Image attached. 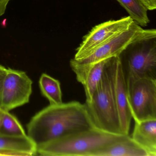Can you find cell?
I'll return each instance as SVG.
<instances>
[{"label":"cell","mask_w":156,"mask_h":156,"mask_svg":"<svg viewBox=\"0 0 156 156\" xmlns=\"http://www.w3.org/2000/svg\"><path fill=\"white\" fill-rule=\"evenodd\" d=\"M27 127V135L37 146L96 127L85 104L77 101L50 105L34 115Z\"/></svg>","instance_id":"1"},{"label":"cell","mask_w":156,"mask_h":156,"mask_svg":"<svg viewBox=\"0 0 156 156\" xmlns=\"http://www.w3.org/2000/svg\"><path fill=\"white\" fill-rule=\"evenodd\" d=\"M125 136L94 127L39 145L37 146V154L44 156H91L96 151Z\"/></svg>","instance_id":"2"},{"label":"cell","mask_w":156,"mask_h":156,"mask_svg":"<svg viewBox=\"0 0 156 156\" xmlns=\"http://www.w3.org/2000/svg\"><path fill=\"white\" fill-rule=\"evenodd\" d=\"M107 66L92 99L85 105L96 127L109 133L123 135Z\"/></svg>","instance_id":"3"},{"label":"cell","mask_w":156,"mask_h":156,"mask_svg":"<svg viewBox=\"0 0 156 156\" xmlns=\"http://www.w3.org/2000/svg\"><path fill=\"white\" fill-rule=\"evenodd\" d=\"M156 39L146 38L133 43L119 55L126 81L156 79Z\"/></svg>","instance_id":"4"},{"label":"cell","mask_w":156,"mask_h":156,"mask_svg":"<svg viewBox=\"0 0 156 156\" xmlns=\"http://www.w3.org/2000/svg\"><path fill=\"white\" fill-rule=\"evenodd\" d=\"M148 38H156V30H145L133 22L128 29L115 35L84 58L79 60L73 58L72 60L79 66L90 65L102 60L119 56L133 43Z\"/></svg>","instance_id":"5"},{"label":"cell","mask_w":156,"mask_h":156,"mask_svg":"<svg viewBox=\"0 0 156 156\" xmlns=\"http://www.w3.org/2000/svg\"><path fill=\"white\" fill-rule=\"evenodd\" d=\"M127 102L135 122L156 119V79L126 81Z\"/></svg>","instance_id":"6"},{"label":"cell","mask_w":156,"mask_h":156,"mask_svg":"<svg viewBox=\"0 0 156 156\" xmlns=\"http://www.w3.org/2000/svg\"><path fill=\"white\" fill-rule=\"evenodd\" d=\"M32 84L25 72L7 68L0 95V108L9 112L29 103Z\"/></svg>","instance_id":"7"},{"label":"cell","mask_w":156,"mask_h":156,"mask_svg":"<svg viewBox=\"0 0 156 156\" xmlns=\"http://www.w3.org/2000/svg\"><path fill=\"white\" fill-rule=\"evenodd\" d=\"M133 22L128 16L96 25L83 37L73 59L79 60L84 58L115 35L128 29Z\"/></svg>","instance_id":"8"},{"label":"cell","mask_w":156,"mask_h":156,"mask_svg":"<svg viewBox=\"0 0 156 156\" xmlns=\"http://www.w3.org/2000/svg\"><path fill=\"white\" fill-rule=\"evenodd\" d=\"M113 96L116 106L123 135H129L131 124V113L127 102L126 81L119 56L111 58L107 66Z\"/></svg>","instance_id":"9"},{"label":"cell","mask_w":156,"mask_h":156,"mask_svg":"<svg viewBox=\"0 0 156 156\" xmlns=\"http://www.w3.org/2000/svg\"><path fill=\"white\" fill-rule=\"evenodd\" d=\"M110 59L102 60L86 66L78 65L72 60L70 61V66L75 74L77 81L83 86L86 98V103H89L92 99L94 93L101 82L105 68Z\"/></svg>","instance_id":"10"},{"label":"cell","mask_w":156,"mask_h":156,"mask_svg":"<svg viewBox=\"0 0 156 156\" xmlns=\"http://www.w3.org/2000/svg\"><path fill=\"white\" fill-rule=\"evenodd\" d=\"M37 154V145L28 136L0 135V156H31Z\"/></svg>","instance_id":"11"},{"label":"cell","mask_w":156,"mask_h":156,"mask_svg":"<svg viewBox=\"0 0 156 156\" xmlns=\"http://www.w3.org/2000/svg\"><path fill=\"white\" fill-rule=\"evenodd\" d=\"M91 156H150L131 138L125 135L122 138L96 151Z\"/></svg>","instance_id":"12"},{"label":"cell","mask_w":156,"mask_h":156,"mask_svg":"<svg viewBox=\"0 0 156 156\" xmlns=\"http://www.w3.org/2000/svg\"><path fill=\"white\" fill-rule=\"evenodd\" d=\"M135 122L131 138L150 156H156V119Z\"/></svg>","instance_id":"13"},{"label":"cell","mask_w":156,"mask_h":156,"mask_svg":"<svg viewBox=\"0 0 156 156\" xmlns=\"http://www.w3.org/2000/svg\"><path fill=\"white\" fill-rule=\"evenodd\" d=\"M39 85L42 94L49 100L50 105H58L63 103L61 84L58 80L43 73L39 80Z\"/></svg>","instance_id":"14"},{"label":"cell","mask_w":156,"mask_h":156,"mask_svg":"<svg viewBox=\"0 0 156 156\" xmlns=\"http://www.w3.org/2000/svg\"><path fill=\"white\" fill-rule=\"evenodd\" d=\"M126 11L129 17L141 27L147 26L150 21L148 10L140 0H116Z\"/></svg>","instance_id":"15"},{"label":"cell","mask_w":156,"mask_h":156,"mask_svg":"<svg viewBox=\"0 0 156 156\" xmlns=\"http://www.w3.org/2000/svg\"><path fill=\"white\" fill-rule=\"evenodd\" d=\"M0 135L24 136L27 134L18 119L9 111L4 110L1 125L0 126Z\"/></svg>","instance_id":"16"},{"label":"cell","mask_w":156,"mask_h":156,"mask_svg":"<svg viewBox=\"0 0 156 156\" xmlns=\"http://www.w3.org/2000/svg\"><path fill=\"white\" fill-rule=\"evenodd\" d=\"M148 10L153 11L156 9V0H140Z\"/></svg>","instance_id":"17"},{"label":"cell","mask_w":156,"mask_h":156,"mask_svg":"<svg viewBox=\"0 0 156 156\" xmlns=\"http://www.w3.org/2000/svg\"><path fill=\"white\" fill-rule=\"evenodd\" d=\"M7 69V68H5L3 66L0 65V95L1 93L3 81L6 76Z\"/></svg>","instance_id":"18"},{"label":"cell","mask_w":156,"mask_h":156,"mask_svg":"<svg viewBox=\"0 0 156 156\" xmlns=\"http://www.w3.org/2000/svg\"><path fill=\"white\" fill-rule=\"evenodd\" d=\"M11 0H0V17L5 13L7 6Z\"/></svg>","instance_id":"19"},{"label":"cell","mask_w":156,"mask_h":156,"mask_svg":"<svg viewBox=\"0 0 156 156\" xmlns=\"http://www.w3.org/2000/svg\"><path fill=\"white\" fill-rule=\"evenodd\" d=\"M3 111L4 110L0 108V126L1 125L2 121V117H3Z\"/></svg>","instance_id":"20"}]
</instances>
